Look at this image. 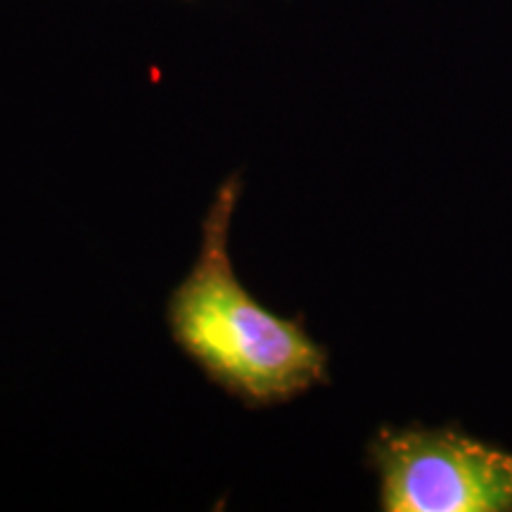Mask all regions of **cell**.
Here are the masks:
<instances>
[{
    "label": "cell",
    "instance_id": "cell-1",
    "mask_svg": "<svg viewBox=\"0 0 512 512\" xmlns=\"http://www.w3.org/2000/svg\"><path fill=\"white\" fill-rule=\"evenodd\" d=\"M240 195V174L216 190L195 264L166 302V325L211 384L242 406L271 408L325 382L328 354L302 320L266 309L235 275L230 223Z\"/></svg>",
    "mask_w": 512,
    "mask_h": 512
},
{
    "label": "cell",
    "instance_id": "cell-2",
    "mask_svg": "<svg viewBox=\"0 0 512 512\" xmlns=\"http://www.w3.org/2000/svg\"><path fill=\"white\" fill-rule=\"evenodd\" d=\"M387 512L512 510V456L453 430H380L370 444Z\"/></svg>",
    "mask_w": 512,
    "mask_h": 512
}]
</instances>
